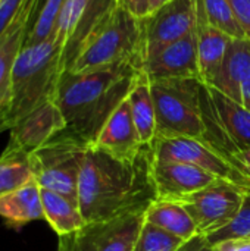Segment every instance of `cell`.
I'll use <instances>...</instances> for the list:
<instances>
[{
    "label": "cell",
    "mask_w": 250,
    "mask_h": 251,
    "mask_svg": "<svg viewBox=\"0 0 250 251\" xmlns=\"http://www.w3.org/2000/svg\"><path fill=\"white\" fill-rule=\"evenodd\" d=\"M153 151L144 146L133 160H119L90 146L78 181V206L85 222L144 213L158 200Z\"/></svg>",
    "instance_id": "6da1fadb"
},
{
    "label": "cell",
    "mask_w": 250,
    "mask_h": 251,
    "mask_svg": "<svg viewBox=\"0 0 250 251\" xmlns=\"http://www.w3.org/2000/svg\"><path fill=\"white\" fill-rule=\"evenodd\" d=\"M137 76L139 71L131 63L85 72L65 71L55 101L66 129L93 146L109 116L128 97Z\"/></svg>",
    "instance_id": "7a4b0ae2"
},
{
    "label": "cell",
    "mask_w": 250,
    "mask_h": 251,
    "mask_svg": "<svg viewBox=\"0 0 250 251\" xmlns=\"http://www.w3.org/2000/svg\"><path fill=\"white\" fill-rule=\"evenodd\" d=\"M143 21L116 0H103L68 54L66 71L85 72L131 63L139 71Z\"/></svg>",
    "instance_id": "3957f363"
},
{
    "label": "cell",
    "mask_w": 250,
    "mask_h": 251,
    "mask_svg": "<svg viewBox=\"0 0 250 251\" xmlns=\"http://www.w3.org/2000/svg\"><path fill=\"white\" fill-rule=\"evenodd\" d=\"M65 71L66 47L55 35L46 41L24 46L10 76V128L40 104L55 100L59 79Z\"/></svg>",
    "instance_id": "277c9868"
},
{
    "label": "cell",
    "mask_w": 250,
    "mask_h": 251,
    "mask_svg": "<svg viewBox=\"0 0 250 251\" xmlns=\"http://www.w3.org/2000/svg\"><path fill=\"white\" fill-rule=\"evenodd\" d=\"M156 112V137L202 140L205 124L199 79L149 81Z\"/></svg>",
    "instance_id": "5b68a950"
},
{
    "label": "cell",
    "mask_w": 250,
    "mask_h": 251,
    "mask_svg": "<svg viewBox=\"0 0 250 251\" xmlns=\"http://www.w3.org/2000/svg\"><path fill=\"white\" fill-rule=\"evenodd\" d=\"M88 149V143L65 129L29 153L31 169L38 185L78 203V181Z\"/></svg>",
    "instance_id": "8992f818"
},
{
    "label": "cell",
    "mask_w": 250,
    "mask_h": 251,
    "mask_svg": "<svg viewBox=\"0 0 250 251\" xmlns=\"http://www.w3.org/2000/svg\"><path fill=\"white\" fill-rule=\"evenodd\" d=\"M200 109L205 124L202 140L228 159L242 163L240 153L250 147L249 109L202 81Z\"/></svg>",
    "instance_id": "52a82bcc"
},
{
    "label": "cell",
    "mask_w": 250,
    "mask_h": 251,
    "mask_svg": "<svg viewBox=\"0 0 250 251\" xmlns=\"http://www.w3.org/2000/svg\"><path fill=\"white\" fill-rule=\"evenodd\" d=\"M150 147L155 159L158 160H172L194 165L212 174L218 179L230 182L250 193L249 169L242 163L228 159L203 140L187 137H156Z\"/></svg>",
    "instance_id": "ba28073f"
},
{
    "label": "cell",
    "mask_w": 250,
    "mask_h": 251,
    "mask_svg": "<svg viewBox=\"0 0 250 251\" xmlns=\"http://www.w3.org/2000/svg\"><path fill=\"white\" fill-rule=\"evenodd\" d=\"M144 213L87 222L80 231L60 237L59 251H133Z\"/></svg>",
    "instance_id": "9c48e42d"
},
{
    "label": "cell",
    "mask_w": 250,
    "mask_h": 251,
    "mask_svg": "<svg viewBox=\"0 0 250 251\" xmlns=\"http://www.w3.org/2000/svg\"><path fill=\"white\" fill-rule=\"evenodd\" d=\"M197 26V0H172L143 19L140 63L167 46L190 35Z\"/></svg>",
    "instance_id": "30bf717a"
},
{
    "label": "cell",
    "mask_w": 250,
    "mask_h": 251,
    "mask_svg": "<svg viewBox=\"0 0 250 251\" xmlns=\"http://www.w3.org/2000/svg\"><path fill=\"white\" fill-rule=\"evenodd\" d=\"M246 194L248 191L220 179L215 184L184 197L180 203L194 221L199 234L206 237L234 219Z\"/></svg>",
    "instance_id": "8fae6325"
},
{
    "label": "cell",
    "mask_w": 250,
    "mask_h": 251,
    "mask_svg": "<svg viewBox=\"0 0 250 251\" xmlns=\"http://www.w3.org/2000/svg\"><path fill=\"white\" fill-rule=\"evenodd\" d=\"M66 129V121L55 100H49L21 118L9 129L10 137L4 150L32 153Z\"/></svg>",
    "instance_id": "7c38bea8"
},
{
    "label": "cell",
    "mask_w": 250,
    "mask_h": 251,
    "mask_svg": "<svg viewBox=\"0 0 250 251\" xmlns=\"http://www.w3.org/2000/svg\"><path fill=\"white\" fill-rule=\"evenodd\" d=\"M43 0H27L7 29L0 35V119L9 125V88L15 60L25 46Z\"/></svg>",
    "instance_id": "4fadbf2b"
},
{
    "label": "cell",
    "mask_w": 250,
    "mask_h": 251,
    "mask_svg": "<svg viewBox=\"0 0 250 251\" xmlns=\"http://www.w3.org/2000/svg\"><path fill=\"white\" fill-rule=\"evenodd\" d=\"M139 72L149 81L161 79H199L196 31L167 46L150 59L144 60Z\"/></svg>",
    "instance_id": "5bb4252c"
},
{
    "label": "cell",
    "mask_w": 250,
    "mask_h": 251,
    "mask_svg": "<svg viewBox=\"0 0 250 251\" xmlns=\"http://www.w3.org/2000/svg\"><path fill=\"white\" fill-rule=\"evenodd\" d=\"M153 181L158 200L180 201L220 179L190 163L153 159Z\"/></svg>",
    "instance_id": "9a60e30c"
},
{
    "label": "cell",
    "mask_w": 250,
    "mask_h": 251,
    "mask_svg": "<svg viewBox=\"0 0 250 251\" xmlns=\"http://www.w3.org/2000/svg\"><path fill=\"white\" fill-rule=\"evenodd\" d=\"M93 147L119 160H133L144 147L133 121L128 97L113 110Z\"/></svg>",
    "instance_id": "2e32d148"
},
{
    "label": "cell",
    "mask_w": 250,
    "mask_h": 251,
    "mask_svg": "<svg viewBox=\"0 0 250 251\" xmlns=\"http://www.w3.org/2000/svg\"><path fill=\"white\" fill-rule=\"evenodd\" d=\"M250 78V40L231 38L220 72L209 87L242 103V87Z\"/></svg>",
    "instance_id": "e0dca14e"
},
{
    "label": "cell",
    "mask_w": 250,
    "mask_h": 251,
    "mask_svg": "<svg viewBox=\"0 0 250 251\" xmlns=\"http://www.w3.org/2000/svg\"><path fill=\"white\" fill-rule=\"evenodd\" d=\"M196 38H197V60H199V71H200V81L206 85H211L221 69L231 37L206 22V19L203 18L199 9V1H197Z\"/></svg>",
    "instance_id": "ac0fdd59"
},
{
    "label": "cell",
    "mask_w": 250,
    "mask_h": 251,
    "mask_svg": "<svg viewBox=\"0 0 250 251\" xmlns=\"http://www.w3.org/2000/svg\"><path fill=\"white\" fill-rule=\"evenodd\" d=\"M0 218L9 228L15 229H19L29 222L44 219L41 187L35 178L24 187L0 197Z\"/></svg>",
    "instance_id": "d6986e66"
},
{
    "label": "cell",
    "mask_w": 250,
    "mask_h": 251,
    "mask_svg": "<svg viewBox=\"0 0 250 251\" xmlns=\"http://www.w3.org/2000/svg\"><path fill=\"white\" fill-rule=\"evenodd\" d=\"M41 204L44 221L59 235V238L80 231L87 224L78 203L55 191L41 188Z\"/></svg>",
    "instance_id": "ffe728a7"
},
{
    "label": "cell",
    "mask_w": 250,
    "mask_h": 251,
    "mask_svg": "<svg viewBox=\"0 0 250 251\" xmlns=\"http://www.w3.org/2000/svg\"><path fill=\"white\" fill-rule=\"evenodd\" d=\"M144 221L153 224L183 240L199 235L197 226L180 201L156 200L144 212Z\"/></svg>",
    "instance_id": "44dd1931"
},
{
    "label": "cell",
    "mask_w": 250,
    "mask_h": 251,
    "mask_svg": "<svg viewBox=\"0 0 250 251\" xmlns=\"http://www.w3.org/2000/svg\"><path fill=\"white\" fill-rule=\"evenodd\" d=\"M131 115L143 146H152L156 138V112L150 91V82L139 72V76L128 94Z\"/></svg>",
    "instance_id": "7402d4cb"
},
{
    "label": "cell",
    "mask_w": 250,
    "mask_h": 251,
    "mask_svg": "<svg viewBox=\"0 0 250 251\" xmlns=\"http://www.w3.org/2000/svg\"><path fill=\"white\" fill-rule=\"evenodd\" d=\"M93 6V0H66L60 12L55 37L66 47V63L68 54L75 44L77 38L83 32L88 22V10ZM91 16V15H90Z\"/></svg>",
    "instance_id": "603a6c76"
},
{
    "label": "cell",
    "mask_w": 250,
    "mask_h": 251,
    "mask_svg": "<svg viewBox=\"0 0 250 251\" xmlns=\"http://www.w3.org/2000/svg\"><path fill=\"white\" fill-rule=\"evenodd\" d=\"M34 179L29 156L22 151L4 150L0 156V197Z\"/></svg>",
    "instance_id": "cb8c5ba5"
},
{
    "label": "cell",
    "mask_w": 250,
    "mask_h": 251,
    "mask_svg": "<svg viewBox=\"0 0 250 251\" xmlns=\"http://www.w3.org/2000/svg\"><path fill=\"white\" fill-rule=\"evenodd\" d=\"M197 1H199V9L209 25L222 31L231 38H246L230 0H197Z\"/></svg>",
    "instance_id": "d4e9b609"
},
{
    "label": "cell",
    "mask_w": 250,
    "mask_h": 251,
    "mask_svg": "<svg viewBox=\"0 0 250 251\" xmlns=\"http://www.w3.org/2000/svg\"><path fill=\"white\" fill-rule=\"evenodd\" d=\"M66 0H44L28 32L25 44H37L55 35L60 12Z\"/></svg>",
    "instance_id": "484cf974"
},
{
    "label": "cell",
    "mask_w": 250,
    "mask_h": 251,
    "mask_svg": "<svg viewBox=\"0 0 250 251\" xmlns=\"http://www.w3.org/2000/svg\"><path fill=\"white\" fill-rule=\"evenodd\" d=\"M186 240L144 221L133 251H177Z\"/></svg>",
    "instance_id": "4316f807"
},
{
    "label": "cell",
    "mask_w": 250,
    "mask_h": 251,
    "mask_svg": "<svg viewBox=\"0 0 250 251\" xmlns=\"http://www.w3.org/2000/svg\"><path fill=\"white\" fill-rule=\"evenodd\" d=\"M245 237H250V193L245 196L243 204L234 216V219L221 229L206 235V240L212 247H215L224 241Z\"/></svg>",
    "instance_id": "83f0119b"
},
{
    "label": "cell",
    "mask_w": 250,
    "mask_h": 251,
    "mask_svg": "<svg viewBox=\"0 0 250 251\" xmlns=\"http://www.w3.org/2000/svg\"><path fill=\"white\" fill-rule=\"evenodd\" d=\"M27 0H1L0 1V35L12 24L18 12L24 7Z\"/></svg>",
    "instance_id": "f1b7e54d"
},
{
    "label": "cell",
    "mask_w": 250,
    "mask_h": 251,
    "mask_svg": "<svg viewBox=\"0 0 250 251\" xmlns=\"http://www.w3.org/2000/svg\"><path fill=\"white\" fill-rule=\"evenodd\" d=\"M116 1L137 19L143 21L150 16V0H116Z\"/></svg>",
    "instance_id": "f546056e"
},
{
    "label": "cell",
    "mask_w": 250,
    "mask_h": 251,
    "mask_svg": "<svg viewBox=\"0 0 250 251\" xmlns=\"http://www.w3.org/2000/svg\"><path fill=\"white\" fill-rule=\"evenodd\" d=\"M246 38L250 40V0H230Z\"/></svg>",
    "instance_id": "4dcf8cb0"
},
{
    "label": "cell",
    "mask_w": 250,
    "mask_h": 251,
    "mask_svg": "<svg viewBox=\"0 0 250 251\" xmlns=\"http://www.w3.org/2000/svg\"><path fill=\"white\" fill-rule=\"evenodd\" d=\"M177 251H215V247H212L205 235H196L190 240H187Z\"/></svg>",
    "instance_id": "1f68e13d"
},
{
    "label": "cell",
    "mask_w": 250,
    "mask_h": 251,
    "mask_svg": "<svg viewBox=\"0 0 250 251\" xmlns=\"http://www.w3.org/2000/svg\"><path fill=\"white\" fill-rule=\"evenodd\" d=\"M215 251H250V237L224 241L215 246Z\"/></svg>",
    "instance_id": "d6a6232c"
},
{
    "label": "cell",
    "mask_w": 250,
    "mask_h": 251,
    "mask_svg": "<svg viewBox=\"0 0 250 251\" xmlns=\"http://www.w3.org/2000/svg\"><path fill=\"white\" fill-rule=\"evenodd\" d=\"M242 104L250 110V78L242 87Z\"/></svg>",
    "instance_id": "836d02e7"
},
{
    "label": "cell",
    "mask_w": 250,
    "mask_h": 251,
    "mask_svg": "<svg viewBox=\"0 0 250 251\" xmlns=\"http://www.w3.org/2000/svg\"><path fill=\"white\" fill-rule=\"evenodd\" d=\"M172 0H150V15L155 13L156 10H159L161 7H164L165 4H168Z\"/></svg>",
    "instance_id": "e575fe53"
},
{
    "label": "cell",
    "mask_w": 250,
    "mask_h": 251,
    "mask_svg": "<svg viewBox=\"0 0 250 251\" xmlns=\"http://www.w3.org/2000/svg\"><path fill=\"white\" fill-rule=\"evenodd\" d=\"M239 159H240V162L248 168L250 171V147L249 149H246L245 151H242L240 153V156H239Z\"/></svg>",
    "instance_id": "d590c367"
},
{
    "label": "cell",
    "mask_w": 250,
    "mask_h": 251,
    "mask_svg": "<svg viewBox=\"0 0 250 251\" xmlns=\"http://www.w3.org/2000/svg\"><path fill=\"white\" fill-rule=\"evenodd\" d=\"M0 1H1V0H0Z\"/></svg>",
    "instance_id": "8d00e7d4"
}]
</instances>
